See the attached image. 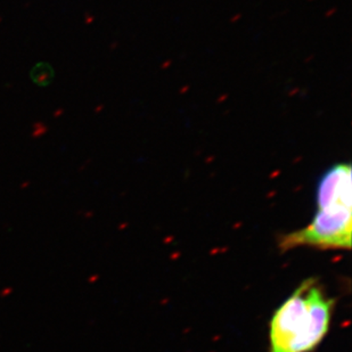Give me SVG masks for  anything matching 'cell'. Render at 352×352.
I'll return each instance as SVG.
<instances>
[{"instance_id": "obj_2", "label": "cell", "mask_w": 352, "mask_h": 352, "mask_svg": "<svg viewBox=\"0 0 352 352\" xmlns=\"http://www.w3.org/2000/svg\"><path fill=\"white\" fill-rule=\"evenodd\" d=\"M336 300L308 278L274 313L270 352H313L329 333Z\"/></svg>"}, {"instance_id": "obj_1", "label": "cell", "mask_w": 352, "mask_h": 352, "mask_svg": "<svg viewBox=\"0 0 352 352\" xmlns=\"http://www.w3.org/2000/svg\"><path fill=\"white\" fill-rule=\"evenodd\" d=\"M351 166L338 163L327 170L317 185V212L301 230L280 236L282 252L308 246L319 250H350L352 236Z\"/></svg>"}]
</instances>
